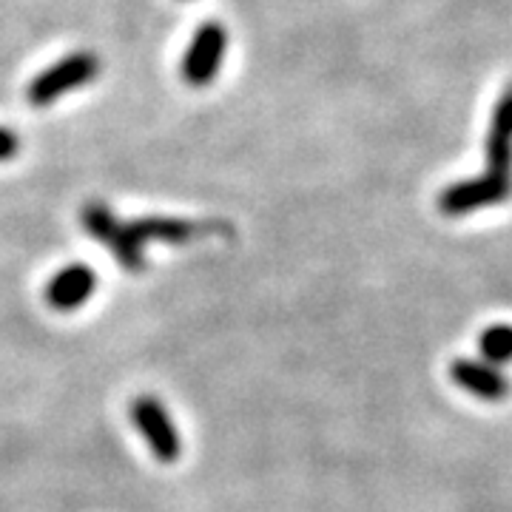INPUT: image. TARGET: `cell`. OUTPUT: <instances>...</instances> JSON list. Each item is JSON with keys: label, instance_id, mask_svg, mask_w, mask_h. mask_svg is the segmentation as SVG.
I'll use <instances>...</instances> for the list:
<instances>
[{"label": "cell", "instance_id": "4", "mask_svg": "<svg viewBox=\"0 0 512 512\" xmlns=\"http://www.w3.org/2000/svg\"><path fill=\"white\" fill-rule=\"evenodd\" d=\"M128 413H131V421H134L137 433L146 439L151 453H154V458L160 464H177L180 461V456H183L180 430H177V424L171 419L168 407L157 396H151V393L137 396L131 402V407H128Z\"/></svg>", "mask_w": 512, "mask_h": 512}, {"label": "cell", "instance_id": "9", "mask_svg": "<svg viewBox=\"0 0 512 512\" xmlns=\"http://www.w3.org/2000/svg\"><path fill=\"white\" fill-rule=\"evenodd\" d=\"M481 353L490 365H504L512 359V328L495 325L481 333Z\"/></svg>", "mask_w": 512, "mask_h": 512}, {"label": "cell", "instance_id": "10", "mask_svg": "<svg viewBox=\"0 0 512 512\" xmlns=\"http://www.w3.org/2000/svg\"><path fill=\"white\" fill-rule=\"evenodd\" d=\"M20 151V137L15 131H9V128L0 126V163H9V160H15Z\"/></svg>", "mask_w": 512, "mask_h": 512}, {"label": "cell", "instance_id": "6", "mask_svg": "<svg viewBox=\"0 0 512 512\" xmlns=\"http://www.w3.org/2000/svg\"><path fill=\"white\" fill-rule=\"evenodd\" d=\"M228 225L214 220H180V217H143V220L128 222V231L140 245L146 242H165V245H188L194 239L211 237Z\"/></svg>", "mask_w": 512, "mask_h": 512}, {"label": "cell", "instance_id": "5", "mask_svg": "<svg viewBox=\"0 0 512 512\" xmlns=\"http://www.w3.org/2000/svg\"><path fill=\"white\" fill-rule=\"evenodd\" d=\"M228 52V32L220 20H205L197 35L191 37V46L183 57V80L188 86H208L222 69V60Z\"/></svg>", "mask_w": 512, "mask_h": 512}, {"label": "cell", "instance_id": "1", "mask_svg": "<svg viewBox=\"0 0 512 512\" xmlns=\"http://www.w3.org/2000/svg\"><path fill=\"white\" fill-rule=\"evenodd\" d=\"M512 194V89L504 92L493 111L487 137V171L476 180L450 185L439 197L441 214L464 217L478 208L498 205Z\"/></svg>", "mask_w": 512, "mask_h": 512}, {"label": "cell", "instance_id": "7", "mask_svg": "<svg viewBox=\"0 0 512 512\" xmlns=\"http://www.w3.org/2000/svg\"><path fill=\"white\" fill-rule=\"evenodd\" d=\"M94 288H97V274H94L92 265L72 262L49 279L43 296H46V305L52 311L72 313L92 299Z\"/></svg>", "mask_w": 512, "mask_h": 512}, {"label": "cell", "instance_id": "8", "mask_svg": "<svg viewBox=\"0 0 512 512\" xmlns=\"http://www.w3.org/2000/svg\"><path fill=\"white\" fill-rule=\"evenodd\" d=\"M450 376L458 387H464L467 393H473L478 399H487V402H498L510 393V384L504 379V373L490 362L456 359L450 367Z\"/></svg>", "mask_w": 512, "mask_h": 512}, {"label": "cell", "instance_id": "3", "mask_svg": "<svg viewBox=\"0 0 512 512\" xmlns=\"http://www.w3.org/2000/svg\"><path fill=\"white\" fill-rule=\"evenodd\" d=\"M97 74H100V57L94 52H74L37 74L26 89V100L32 106H49L63 94L89 86Z\"/></svg>", "mask_w": 512, "mask_h": 512}, {"label": "cell", "instance_id": "2", "mask_svg": "<svg viewBox=\"0 0 512 512\" xmlns=\"http://www.w3.org/2000/svg\"><path fill=\"white\" fill-rule=\"evenodd\" d=\"M80 222H83V231L97 239L100 245H106L111 256L126 268L128 274L146 271L148 262L146 254H143V245L128 231V222H120L114 217V211L106 202H86L80 208Z\"/></svg>", "mask_w": 512, "mask_h": 512}]
</instances>
